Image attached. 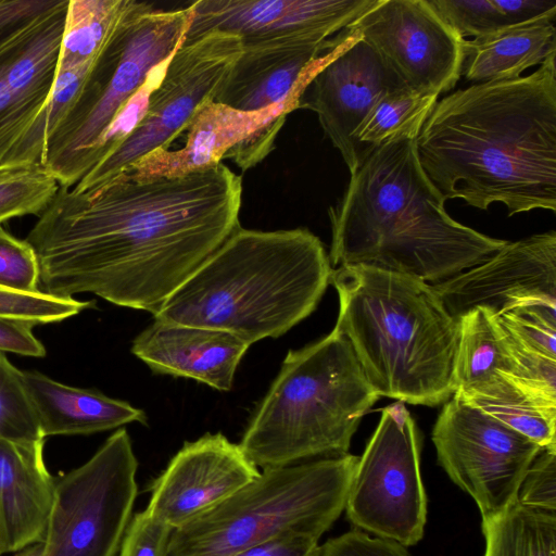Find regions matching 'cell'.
Listing matches in <instances>:
<instances>
[{"mask_svg":"<svg viewBox=\"0 0 556 556\" xmlns=\"http://www.w3.org/2000/svg\"><path fill=\"white\" fill-rule=\"evenodd\" d=\"M22 372L5 353L0 352V438L26 443L45 442Z\"/></svg>","mask_w":556,"mask_h":556,"instance_id":"obj_30","label":"cell"},{"mask_svg":"<svg viewBox=\"0 0 556 556\" xmlns=\"http://www.w3.org/2000/svg\"><path fill=\"white\" fill-rule=\"evenodd\" d=\"M438 463L478 506L482 520L518 497L540 445L463 399L443 406L432 430Z\"/></svg>","mask_w":556,"mask_h":556,"instance_id":"obj_12","label":"cell"},{"mask_svg":"<svg viewBox=\"0 0 556 556\" xmlns=\"http://www.w3.org/2000/svg\"><path fill=\"white\" fill-rule=\"evenodd\" d=\"M375 0H198L184 40L217 30L242 41L283 36L330 38Z\"/></svg>","mask_w":556,"mask_h":556,"instance_id":"obj_19","label":"cell"},{"mask_svg":"<svg viewBox=\"0 0 556 556\" xmlns=\"http://www.w3.org/2000/svg\"><path fill=\"white\" fill-rule=\"evenodd\" d=\"M318 541L303 535H282L251 546L235 556H318Z\"/></svg>","mask_w":556,"mask_h":556,"instance_id":"obj_39","label":"cell"},{"mask_svg":"<svg viewBox=\"0 0 556 556\" xmlns=\"http://www.w3.org/2000/svg\"><path fill=\"white\" fill-rule=\"evenodd\" d=\"M483 556H556V511L516 501L502 514L482 520Z\"/></svg>","mask_w":556,"mask_h":556,"instance_id":"obj_27","label":"cell"},{"mask_svg":"<svg viewBox=\"0 0 556 556\" xmlns=\"http://www.w3.org/2000/svg\"><path fill=\"white\" fill-rule=\"evenodd\" d=\"M22 375L45 438L91 434L131 422L147 424L142 409L96 389L66 386L38 371Z\"/></svg>","mask_w":556,"mask_h":556,"instance_id":"obj_22","label":"cell"},{"mask_svg":"<svg viewBox=\"0 0 556 556\" xmlns=\"http://www.w3.org/2000/svg\"><path fill=\"white\" fill-rule=\"evenodd\" d=\"M173 531L167 523L144 509L129 521L118 556H167Z\"/></svg>","mask_w":556,"mask_h":556,"instance_id":"obj_35","label":"cell"},{"mask_svg":"<svg viewBox=\"0 0 556 556\" xmlns=\"http://www.w3.org/2000/svg\"><path fill=\"white\" fill-rule=\"evenodd\" d=\"M509 26L555 20L556 0H494Z\"/></svg>","mask_w":556,"mask_h":556,"instance_id":"obj_40","label":"cell"},{"mask_svg":"<svg viewBox=\"0 0 556 556\" xmlns=\"http://www.w3.org/2000/svg\"><path fill=\"white\" fill-rule=\"evenodd\" d=\"M43 446L0 438V555L46 538L55 478L46 467Z\"/></svg>","mask_w":556,"mask_h":556,"instance_id":"obj_21","label":"cell"},{"mask_svg":"<svg viewBox=\"0 0 556 556\" xmlns=\"http://www.w3.org/2000/svg\"><path fill=\"white\" fill-rule=\"evenodd\" d=\"M402 89L406 88L374 50L350 34L311 75L298 109L317 114L324 132L353 174L371 150L358 142L359 126L382 98Z\"/></svg>","mask_w":556,"mask_h":556,"instance_id":"obj_14","label":"cell"},{"mask_svg":"<svg viewBox=\"0 0 556 556\" xmlns=\"http://www.w3.org/2000/svg\"><path fill=\"white\" fill-rule=\"evenodd\" d=\"M417 428L403 402L382 409L355 467L344 511L353 526L402 546L417 544L427 521Z\"/></svg>","mask_w":556,"mask_h":556,"instance_id":"obj_10","label":"cell"},{"mask_svg":"<svg viewBox=\"0 0 556 556\" xmlns=\"http://www.w3.org/2000/svg\"><path fill=\"white\" fill-rule=\"evenodd\" d=\"M438 14L460 36L478 38L505 27L506 17L494 0H428Z\"/></svg>","mask_w":556,"mask_h":556,"instance_id":"obj_32","label":"cell"},{"mask_svg":"<svg viewBox=\"0 0 556 556\" xmlns=\"http://www.w3.org/2000/svg\"><path fill=\"white\" fill-rule=\"evenodd\" d=\"M379 397L350 341L333 328L288 352L239 445L263 469L348 454L362 417Z\"/></svg>","mask_w":556,"mask_h":556,"instance_id":"obj_6","label":"cell"},{"mask_svg":"<svg viewBox=\"0 0 556 556\" xmlns=\"http://www.w3.org/2000/svg\"><path fill=\"white\" fill-rule=\"evenodd\" d=\"M330 38L283 36L242 41V50L214 101L241 112H258L298 99L324 58L342 43Z\"/></svg>","mask_w":556,"mask_h":556,"instance_id":"obj_18","label":"cell"},{"mask_svg":"<svg viewBox=\"0 0 556 556\" xmlns=\"http://www.w3.org/2000/svg\"><path fill=\"white\" fill-rule=\"evenodd\" d=\"M36 324L15 318L0 317V352L42 357L43 344L35 337Z\"/></svg>","mask_w":556,"mask_h":556,"instance_id":"obj_38","label":"cell"},{"mask_svg":"<svg viewBox=\"0 0 556 556\" xmlns=\"http://www.w3.org/2000/svg\"><path fill=\"white\" fill-rule=\"evenodd\" d=\"M131 0H70L56 74L96 60Z\"/></svg>","mask_w":556,"mask_h":556,"instance_id":"obj_26","label":"cell"},{"mask_svg":"<svg viewBox=\"0 0 556 556\" xmlns=\"http://www.w3.org/2000/svg\"><path fill=\"white\" fill-rule=\"evenodd\" d=\"M346 30L412 92L440 96L460 78L465 39L428 0H375Z\"/></svg>","mask_w":556,"mask_h":556,"instance_id":"obj_13","label":"cell"},{"mask_svg":"<svg viewBox=\"0 0 556 556\" xmlns=\"http://www.w3.org/2000/svg\"><path fill=\"white\" fill-rule=\"evenodd\" d=\"M554 22L544 18L465 39L462 74L475 84L519 78L556 53Z\"/></svg>","mask_w":556,"mask_h":556,"instance_id":"obj_23","label":"cell"},{"mask_svg":"<svg viewBox=\"0 0 556 556\" xmlns=\"http://www.w3.org/2000/svg\"><path fill=\"white\" fill-rule=\"evenodd\" d=\"M358 456L266 468L218 506L173 531L167 556H235L282 535L319 540L344 510Z\"/></svg>","mask_w":556,"mask_h":556,"instance_id":"obj_7","label":"cell"},{"mask_svg":"<svg viewBox=\"0 0 556 556\" xmlns=\"http://www.w3.org/2000/svg\"><path fill=\"white\" fill-rule=\"evenodd\" d=\"M241 198V176L223 163L174 178L116 176L84 191L60 186L25 239L39 290L154 315L240 227Z\"/></svg>","mask_w":556,"mask_h":556,"instance_id":"obj_1","label":"cell"},{"mask_svg":"<svg viewBox=\"0 0 556 556\" xmlns=\"http://www.w3.org/2000/svg\"><path fill=\"white\" fill-rule=\"evenodd\" d=\"M336 327L379 396L435 406L456 391L458 320L419 279L366 266L332 269Z\"/></svg>","mask_w":556,"mask_h":556,"instance_id":"obj_5","label":"cell"},{"mask_svg":"<svg viewBox=\"0 0 556 556\" xmlns=\"http://www.w3.org/2000/svg\"><path fill=\"white\" fill-rule=\"evenodd\" d=\"M260 470L220 432L184 446L151 486L147 510L178 529L253 481Z\"/></svg>","mask_w":556,"mask_h":556,"instance_id":"obj_17","label":"cell"},{"mask_svg":"<svg viewBox=\"0 0 556 556\" xmlns=\"http://www.w3.org/2000/svg\"><path fill=\"white\" fill-rule=\"evenodd\" d=\"M331 265L366 266L441 282L508 241L453 219L419 162L416 140L371 149L328 208Z\"/></svg>","mask_w":556,"mask_h":556,"instance_id":"obj_3","label":"cell"},{"mask_svg":"<svg viewBox=\"0 0 556 556\" xmlns=\"http://www.w3.org/2000/svg\"><path fill=\"white\" fill-rule=\"evenodd\" d=\"M458 324L454 394L470 396L502 378L509 380L515 365L495 315L476 307L460 316Z\"/></svg>","mask_w":556,"mask_h":556,"instance_id":"obj_24","label":"cell"},{"mask_svg":"<svg viewBox=\"0 0 556 556\" xmlns=\"http://www.w3.org/2000/svg\"><path fill=\"white\" fill-rule=\"evenodd\" d=\"M137 468L121 428L84 465L55 478L43 556H116L137 497Z\"/></svg>","mask_w":556,"mask_h":556,"instance_id":"obj_9","label":"cell"},{"mask_svg":"<svg viewBox=\"0 0 556 556\" xmlns=\"http://www.w3.org/2000/svg\"><path fill=\"white\" fill-rule=\"evenodd\" d=\"M39 276V262L33 247L0 225V287L18 292H38Z\"/></svg>","mask_w":556,"mask_h":556,"instance_id":"obj_34","label":"cell"},{"mask_svg":"<svg viewBox=\"0 0 556 556\" xmlns=\"http://www.w3.org/2000/svg\"><path fill=\"white\" fill-rule=\"evenodd\" d=\"M59 188L56 179L42 165L0 170V225L14 217L39 216Z\"/></svg>","mask_w":556,"mask_h":556,"instance_id":"obj_29","label":"cell"},{"mask_svg":"<svg viewBox=\"0 0 556 556\" xmlns=\"http://www.w3.org/2000/svg\"><path fill=\"white\" fill-rule=\"evenodd\" d=\"M438 94L397 90L382 98L359 126L356 138L367 148L416 140L438 102Z\"/></svg>","mask_w":556,"mask_h":556,"instance_id":"obj_28","label":"cell"},{"mask_svg":"<svg viewBox=\"0 0 556 556\" xmlns=\"http://www.w3.org/2000/svg\"><path fill=\"white\" fill-rule=\"evenodd\" d=\"M43 542H40L18 551L14 556H43Z\"/></svg>","mask_w":556,"mask_h":556,"instance_id":"obj_41","label":"cell"},{"mask_svg":"<svg viewBox=\"0 0 556 556\" xmlns=\"http://www.w3.org/2000/svg\"><path fill=\"white\" fill-rule=\"evenodd\" d=\"M249 348L229 332L154 319L134 339L130 351L154 374L193 379L229 391Z\"/></svg>","mask_w":556,"mask_h":556,"instance_id":"obj_20","label":"cell"},{"mask_svg":"<svg viewBox=\"0 0 556 556\" xmlns=\"http://www.w3.org/2000/svg\"><path fill=\"white\" fill-rule=\"evenodd\" d=\"M517 501L529 507L556 511V450H542L529 467Z\"/></svg>","mask_w":556,"mask_h":556,"instance_id":"obj_36","label":"cell"},{"mask_svg":"<svg viewBox=\"0 0 556 556\" xmlns=\"http://www.w3.org/2000/svg\"><path fill=\"white\" fill-rule=\"evenodd\" d=\"M294 110V102L241 112L208 101L185 129L182 148L154 150L118 176L131 180L180 177L217 166L223 157L232 159L242 170L249 169L274 149L279 130Z\"/></svg>","mask_w":556,"mask_h":556,"instance_id":"obj_15","label":"cell"},{"mask_svg":"<svg viewBox=\"0 0 556 556\" xmlns=\"http://www.w3.org/2000/svg\"><path fill=\"white\" fill-rule=\"evenodd\" d=\"M495 317L517 339L556 359V307L525 305Z\"/></svg>","mask_w":556,"mask_h":556,"instance_id":"obj_33","label":"cell"},{"mask_svg":"<svg viewBox=\"0 0 556 556\" xmlns=\"http://www.w3.org/2000/svg\"><path fill=\"white\" fill-rule=\"evenodd\" d=\"M46 4L47 0H0V167L46 109L15 97L5 80L21 37Z\"/></svg>","mask_w":556,"mask_h":556,"instance_id":"obj_25","label":"cell"},{"mask_svg":"<svg viewBox=\"0 0 556 556\" xmlns=\"http://www.w3.org/2000/svg\"><path fill=\"white\" fill-rule=\"evenodd\" d=\"M93 306V302L74 298H60L41 291L18 292L0 287V317L28 320L36 325L62 321Z\"/></svg>","mask_w":556,"mask_h":556,"instance_id":"obj_31","label":"cell"},{"mask_svg":"<svg viewBox=\"0 0 556 556\" xmlns=\"http://www.w3.org/2000/svg\"><path fill=\"white\" fill-rule=\"evenodd\" d=\"M242 50L240 37L208 31L182 40L152 91L147 111L125 141L73 187L84 191L103 185L157 149H167L195 113L214 101Z\"/></svg>","mask_w":556,"mask_h":556,"instance_id":"obj_11","label":"cell"},{"mask_svg":"<svg viewBox=\"0 0 556 556\" xmlns=\"http://www.w3.org/2000/svg\"><path fill=\"white\" fill-rule=\"evenodd\" d=\"M516 79L473 84L438 101L416 147L447 199L508 216L556 212V61Z\"/></svg>","mask_w":556,"mask_h":556,"instance_id":"obj_2","label":"cell"},{"mask_svg":"<svg viewBox=\"0 0 556 556\" xmlns=\"http://www.w3.org/2000/svg\"><path fill=\"white\" fill-rule=\"evenodd\" d=\"M191 17L192 2L184 8L163 10L137 1L127 28L116 30L94 63L100 89L75 118L59 127L47 141L42 166L61 187L75 186L74 175L80 159L150 72L174 54Z\"/></svg>","mask_w":556,"mask_h":556,"instance_id":"obj_8","label":"cell"},{"mask_svg":"<svg viewBox=\"0 0 556 556\" xmlns=\"http://www.w3.org/2000/svg\"><path fill=\"white\" fill-rule=\"evenodd\" d=\"M432 288L457 320L476 307L495 316L525 305L556 307V232L507 242L484 263Z\"/></svg>","mask_w":556,"mask_h":556,"instance_id":"obj_16","label":"cell"},{"mask_svg":"<svg viewBox=\"0 0 556 556\" xmlns=\"http://www.w3.org/2000/svg\"><path fill=\"white\" fill-rule=\"evenodd\" d=\"M318 556H409L404 546L353 530L320 545Z\"/></svg>","mask_w":556,"mask_h":556,"instance_id":"obj_37","label":"cell"},{"mask_svg":"<svg viewBox=\"0 0 556 556\" xmlns=\"http://www.w3.org/2000/svg\"><path fill=\"white\" fill-rule=\"evenodd\" d=\"M332 269L323 242L306 228L239 227L153 317L229 332L251 345L308 317Z\"/></svg>","mask_w":556,"mask_h":556,"instance_id":"obj_4","label":"cell"}]
</instances>
